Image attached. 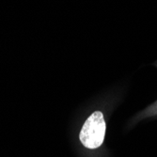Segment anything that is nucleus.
I'll return each mask as SVG.
<instances>
[{
  "label": "nucleus",
  "mask_w": 157,
  "mask_h": 157,
  "mask_svg": "<svg viewBox=\"0 0 157 157\" xmlns=\"http://www.w3.org/2000/svg\"><path fill=\"white\" fill-rule=\"evenodd\" d=\"M106 134L105 115L101 110H95L85 121L79 132L80 144L89 151L100 149Z\"/></svg>",
  "instance_id": "obj_1"
},
{
  "label": "nucleus",
  "mask_w": 157,
  "mask_h": 157,
  "mask_svg": "<svg viewBox=\"0 0 157 157\" xmlns=\"http://www.w3.org/2000/svg\"><path fill=\"white\" fill-rule=\"evenodd\" d=\"M148 119H157V101L153 102L144 109L137 112L136 115L131 119V121L128 123L129 127H133L136 125L138 122L148 120Z\"/></svg>",
  "instance_id": "obj_2"
}]
</instances>
